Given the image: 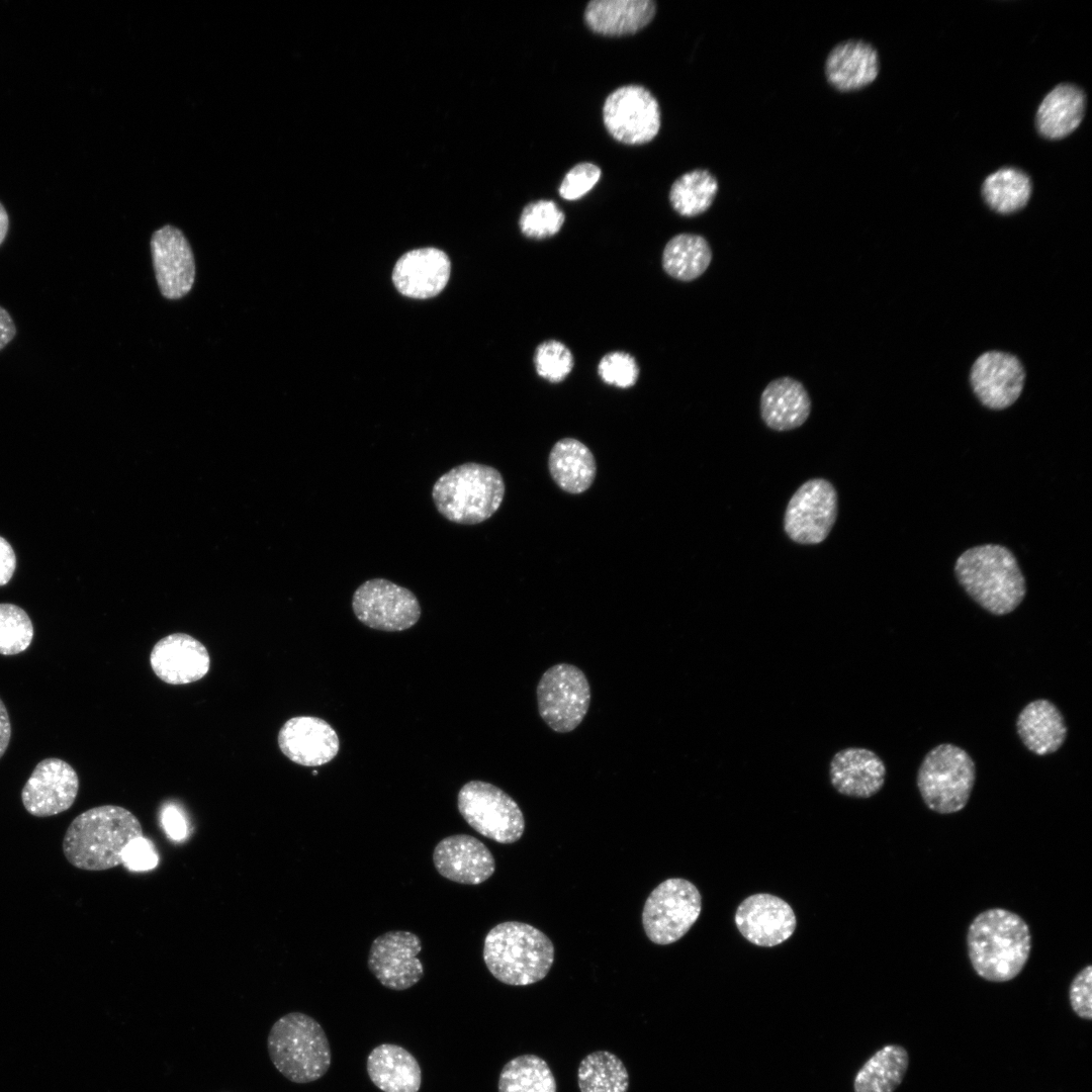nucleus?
Listing matches in <instances>:
<instances>
[{
  "label": "nucleus",
  "mask_w": 1092,
  "mask_h": 1092,
  "mask_svg": "<svg viewBox=\"0 0 1092 1092\" xmlns=\"http://www.w3.org/2000/svg\"><path fill=\"white\" fill-rule=\"evenodd\" d=\"M15 565L16 558L11 545L0 537V586L11 579Z\"/></svg>",
  "instance_id": "nucleus-45"
},
{
  "label": "nucleus",
  "mask_w": 1092,
  "mask_h": 1092,
  "mask_svg": "<svg viewBox=\"0 0 1092 1092\" xmlns=\"http://www.w3.org/2000/svg\"><path fill=\"white\" fill-rule=\"evenodd\" d=\"M1025 369L1013 354L989 350L980 354L969 371V385L979 404L1000 412L1015 404L1025 385Z\"/></svg>",
  "instance_id": "nucleus-14"
},
{
  "label": "nucleus",
  "mask_w": 1092,
  "mask_h": 1092,
  "mask_svg": "<svg viewBox=\"0 0 1092 1092\" xmlns=\"http://www.w3.org/2000/svg\"><path fill=\"white\" fill-rule=\"evenodd\" d=\"M655 12L652 0H594L585 7L584 20L599 34L621 36L645 27Z\"/></svg>",
  "instance_id": "nucleus-28"
},
{
  "label": "nucleus",
  "mask_w": 1092,
  "mask_h": 1092,
  "mask_svg": "<svg viewBox=\"0 0 1092 1092\" xmlns=\"http://www.w3.org/2000/svg\"><path fill=\"white\" fill-rule=\"evenodd\" d=\"M712 258V249L704 237L684 233L674 236L665 245L662 266L672 278L692 281L704 274Z\"/></svg>",
  "instance_id": "nucleus-32"
},
{
  "label": "nucleus",
  "mask_w": 1092,
  "mask_h": 1092,
  "mask_svg": "<svg viewBox=\"0 0 1092 1092\" xmlns=\"http://www.w3.org/2000/svg\"><path fill=\"white\" fill-rule=\"evenodd\" d=\"M448 256L436 248L410 251L396 262L392 281L396 289L412 298H429L439 294L450 277Z\"/></svg>",
  "instance_id": "nucleus-23"
},
{
  "label": "nucleus",
  "mask_w": 1092,
  "mask_h": 1092,
  "mask_svg": "<svg viewBox=\"0 0 1092 1092\" xmlns=\"http://www.w3.org/2000/svg\"><path fill=\"white\" fill-rule=\"evenodd\" d=\"M577 1084L580 1092H627L629 1074L615 1054L596 1051L580 1061Z\"/></svg>",
  "instance_id": "nucleus-34"
},
{
  "label": "nucleus",
  "mask_w": 1092,
  "mask_h": 1092,
  "mask_svg": "<svg viewBox=\"0 0 1092 1092\" xmlns=\"http://www.w3.org/2000/svg\"><path fill=\"white\" fill-rule=\"evenodd\" d=\"M829 781L843 796L867 799L879 793L886 781V765L873 750L847 747L837 751L829 762Z\"/></svg>",
  "instance_id": "nucleus-22"
},
{
  "label": "nucleus",
  "mask_w": 1092,
  "mask_h": 1092,
  "mask_svg": "<svg viewBox=\"0 0 1092 1092\" xmlns=\"http://www.w3.org/2000/svg\"><path fill=\"white\" fill-rule=\"evenodd\" d=\"M79 791V777L67 761L49 757L40 760L21 791L24 809L35 817L63 813L74 804Z\"/></svg>",
  "instance_id": "nucleus-16"
},
{
  "label": "nucleus",
  "mask_w": 1092,
  "mask_h": 1092,
  "mask_svg": "<svg viewBox=\"0 0 1092 1092\" xmlns=\"http://www.w3.org/2000/svg\"><path fill=\"white\" fill-rule=\"evenodd\" d=\"M967 949L978 976L989 982H1007L1021 973L1029 959L1031 932L1015 912L990 908L971 921Z\"/></svg>",
  "instance_id": "nucleus-1"
},
{
  "label": "nucleus",
  "mask_w": 1092,
  "mask_h": 1092,
  "mask_svg": "<svg viewBox=\"0 0 1092 1092\" xmlns=\"http://www.w3.org/2000/svg\"><path fill=\"white\" fill-rule=\"evenodd\" d=\"M457 806L463 819L479 834L498 843L518 841L525 829L516 801L496 786L470 781L459 791Z\"/></svg>",
  "instance_id": "nucleus-9"
},
{
  "label": "nucleus",
  "mask_w": 1092,
  "mask_h": 1092,
  "mask_svg": "<svg viewBox=\"0 0 1092 1092\" xmlns=\"http://www.w3.org/2000/svg\"><path fill=\"white\" fill-rule=\"evenodd\" d=\"M150 662L155 674L169 685H186L201 679L209 670L206 647L185 633L160 639L153 647Z\"/></svg>",
  "instance_id": "nucleus-21"
},
{
  "label": "nucleus",
  "mask_w": 1092,
  "mask_h": 1092,
  "mask_svg": "<svg viewBox=\"0 0 1092 1092\" xmlns=\"http://www.w3.org/2000/svg\"><path fill=\"white\" fill-rule=\"evenodd\" d=\"M151 252L162 295L168 299L185 296L194 283L195 262L183 233L173 225L162 226L152 236Z\"/></svg>",
  "instance_id": "nucleus-18"
},
{
  "label": "nucleus",
  "mask_w": 1092,
  "mask_h": 1092,
  "mask_svg": "<svg viewBox=\"0 0 1092 1092\" xmlns=\"http://www.w3.org/2000/svg\"><path fill=\"white\" fill-rule=\"evenodd\" d=\"M433 861L442 877L465 885L481 884L495 871L490 850L468 834H454L439 841L433 852Z\"/></svg>",
  "instance_id": "nucleus-20"
},
{
  "label": "nucleus",
  "mask_w": 1092,
  "mask_h": 1092,
  "mask_svg": "<svg viewBox=\"0 0 1092 1092\" xmlns=\"http://www.w3.org/2000/svg\"><path fill=\"white\" fill-rule=\"evenodd\" d=\"M564 218V213L554 201L538 200L524 207L519 225L524 236L541 240L557 234Z\"/></svg>",
  "instance_id": "nucleus-38"
},
{
  "label": "nucleus",
  "mask_w": 1092,
  "mask_h": 1092,
  "mask_svg": "<svg viewBox=\"0 0 1092 1092\" xmlns=\"http://www.w3.org/2000/svg\"><path fill=\"white\" fill-rule=\"evenodd\" d=\"M538 711L555 732L574 730L587 713L590 688L583 671L569 663L548 668L537 686Z\"/></svg>",
  "instance_id": "nucleus-10"
},
{
  "label": "nucleus",
  "mask_w": 1092,
  "mask_h": 1092,
  "mask_svg": "<svg viewBox=\"0 0 1092 1092\" xmlns=\"http://www.w3.org/2000/svg\"><path fill=\"white\" fill-rule=\"evenodd\" d=\"M537 373L550 382L562 381L572 370L573 357L561 342L550 340L540 344L534 355Z\"/></svg>",
  "instance_id": "nucleus-39"
},
{
  "label": "nucleus",
  "mask_w": 1092,
  "mask_h": 1092,
  "mask_svg": "<svg viewBox=\"0 0 1092 1092\" xmlns=\"http://www.w3.org/2000/svg\"><path fill=\"white\" fill-rule=\"evenodd\" d=\"M144 836L139 819L116 805L93 807L68 826L62 843L66 859L84 871H105L122 864L125 847Z\"/></svg>",
  "instance_id": "nucleus-2"
},
{
  "label": "nucleus",
  "mask_w": 1092,
  "mask_h": 1092,
  "mask_svg": "<svg viewBox=\"0 0 1092 1092\" xmlns=\"http://www.w3.org/2000/svg\"><path fill=\"white\" fill-rule=\"evenodd\" d=\"M267 1051L275 1069L296 1084L321 1079L332 1062L330 1042L322 1025L298 1011L289 1012L273 1023L267 1036Z\"/></svg>",
  "instance_id": "nucleus-5"
},
{
  "label": "nucleus",
  "mask_w": 1092,
  "mask_h": 1092,
  "mask_svg": "<svg viewBox=\"0 0 1092 1092\" xmlns=\"http://www.w3.org/2000/svg\"><path fill=\"white\" fill-rule=\"evenodd\" d=\"M1032 184L1027 174L1016 168H1002L990 174L982 186L987 206L1000 215L1014 214L1027 205Z\"/></svg>",
  "instance_id": "nucleus-33"
},
{
  "label": "nucleus",
  "mask_w": 1092,
  "mask_h": 1092,
  "mask_svg": "<svg viewBox=\"0 0 1092 1092\" xmlns=\"http://www.w3.org/2000/svg\"><path fill=\"white\" fill-rule=\"evenodd\" d=\"M954 573L971 599L996 616L1013 612L1026 595L1017 559L1003 545L983 544L967 549L958 557Z\"/></svg>",
  "instance_id": "nucleus-3"
},
{
  "label": "nucleus",
  "mask_w": 1092,
  "mask_h": 1092,
  "mask_svg": "<svg viewBox=\"0 0 1092 1092\" xmlns=\"http://www.w3.org/2000/svg\"><path fill=\"white\" fill-rule=\"evenodd\" d=\"M162 823L167 835L173 840H182L187 835L186 820L175 807H167L162 814Z\"/></svg>",
  "instance_id": "nucleus-44"
},
{
  "label": "nucleus",
  "mask_w": 1092,
  "mask_h": 1092,
  "mask_svg": "<svg viewBox=\"0 0 1092 1092\" xmlns=\"http://www.w3.org/2000/svg\"><path fill=\"white\" fill-rule=\"evenodd\" d=\"M718 189V181L710 171L696 169L682 174L672 183L669 201L678 214L693 217L711 207Z\"/></svg>",
  "instance_id": "nucleus-36"
},
{
  "label": "nucleus",
  "mask_w": 1092,
  "mask_h": 1092,
  "mask_svg": "<svg viewBox=\"0 0 1092 1092\" xmlns=\"http://www.w3.org/2000/svg\"><path fill=\"white\" fill-rule=\"evenodd\" d=\"M16 334L17 329L12 316L0 305V351L14 340Z\"/></svg>",
  "instance_id": "nucleus-46"
},
{
  "label": "nucleus",
  "mask_w": 1092,
  "mask_h": 1092,
  "mask_svg": "<svg viewBox=\"0 0 1092 1092\" xmlns=\"http://www.w3.org/2000/svg\"><path fill=\"white\" fill-rule=\"evenodd\" d=\"M601 177V169L592 163H579L564 176L559 194L566 200H576L590 191Z\"/></svg>",
  "instance_id": "nucleus-41"
},
{
  "label": "nucleus",
  "mask_w": 1092,
  "mask_h": 1092,
  "mask_svg": "<svg viewBox=\"0 0 1092 1092\" xmlns=\"http://www.w3.org/2000/svg\"><path fill=\"white\" fill-rule=\"evenodd\" d=\"M1085 94L1076 85L1063 83L1042 99L1036 112L1039 133L1051 140L1063 139L1081 123L1085 112Z\"/></svg>",
  "instance_id": "nucleus-29"
},
{
  "label": "nucleus",
  "mask_w": 1092,
  "mask_h": 1092,
  "mask_svg": "<svg viewBox=\"0 0 1092 1092\" xmlns=\"http://www.w3.org/2000/svg\"><path fill=\"white\" fill-rule=\"evenodd\" d=\"M278 745L291 761L304 766H318L339 752L337 732L325 720L298 716L287 720L278 733Z\"/></svg>",
  "instance_id": "nucleus-19"
},
{
  "label": "nucleus",
  "mask_w": 1092,
  "mask_h": 1092,
  "mask_svg": "<svg viewBox=\"0 0 1092 1092\" xmlns=\"http://www.w3.org/2000/svg\"><path fill=\"white\" fill-rule=\"evenodd\" d=\"M34 635L27 613L13 604H0V654L16 655L26 650Z\"/></svg>",
  "instance_id": "nucleus-37"
},
{
  "label": "nucleus",
  "mask_w": 1092,
  "mask_h": 1092,
  "mask_svg": "<svg viewBox=\"0 0 1092 1092\" xmlns=\"http://www.w3.org/2000/svg\"><path fill=\"white\" fill-rule=\"evenodd\" d=\"M11 738V723L5 704L0 698V758L6 752Z\"/></svg>",
  "instance_id": "nucleus-47"
},
{
  "label": "nucleus",
  "mask_w": 1092,
  "mask_h": 1092,
  "mask_svg": "<svg viewBox=\"0 0 1092 1092\" xmlns=\"http://www.w3.org/2000/svg\"><path fill=\"white\" fill-rule=\"evenodd\" d=\"M1016 730L1024 746L1038 756L1059 750L1068 734L1062 712L1046 699L1031 701L1021 710Z\"/></svg>",
  "instance_id": "nucleus-26"
},
{
  "label": "nucleus",
  "mask_w": 1092,
  "mask_h": 1092,
  "mask_svg": "<svg viewBox=\"0 0 1092 1092\" xmlns=\"http://www.w3.org/2000/svg\"><path fill=\"white\" fill-rule=\"evenodd\" d=\"M1069 1000L1073 1011L1081 1018H1092V966L1087 965L1072 980Z\"/></svg>",
  "instance_id": "nucleus-42"
},
{
  "label": "nucleus",
  "mask_w": 1092,
  "mask_h": 1092,
  "mask_svg": "<svg viewBox=\"0 0 1092 1092\" xmlns=\"http://www.w3.org/2000/svg\"><path fill=\"white\" fill-rule=\"evenodd\" d=\"M598 371L603 381L620 388L633 386L639 375L635 359L620 351L605 355L599 363Z\"/></svg>",
  "instance_id": "nucleus-40"
},
{
  "label": "nucleus",
  "mask_w": 1092,
  "mask_h": 1092,
  "mask_svg": "<svg viewBox=\"0 0 1092 1092\" xmlns=\"http://www.w3.org/2000/svg\"><path fill=\"white\" fill-rule=\"evenodd\" d=\"M603 120L608 132L626 145L653 140L660 128V108L652 93L640 85L614 90L605 100Z\"/></svg>",
  "instance_id": "nucleus-13"
},
{
  "label": "nucleus",
  "mask_w": 1092,
  "mask_h": 1092,
  "mask_svg": "<svg viewBox=\"0 0 1092 1092\" xmlns=\"http://www.w3.org/2000/svg\"><path fill=\"white\" fill-rule=\"evenodd\" d=\"M420 937L405 930L385 932L376 937L368 954V968L386 988L396 991L415 986L424 976L418 959Z\"/></svg>",
  "instance_id": "nucleus-15"
},
{
  "label": "nucleus",
  "mask_w": 1092,
  "mask_h": 1092,
  "mask_svg": "<svg viewBox=\"0 0 1092 1092\" xmlns=\"http://www.w3.org/2000/svg\"><path fill=\"white\" fill-rule=\"evenodd\" d=\"M367 1074L382 1092H419L422 1070L417 1059L394 1043L375 1046L367 1057Z\"/></svg>",
  "instance_id": "nucleus-27"
},
{
  "label": "nucleus",
  "mask_w": 1092,
  "mask_h": 1092,
  "mask_svg": "<svg viewBox=\"0 0 1092 1092\" xmlns=\"http://www.w3.org/2000/svg\"><path fill=\"white\" fill-rule=\"evenodd\" d=\"M498 1092H556V1080L547 1062L537 1055H521L503 1067Z\"/></svg>",
  "instance_id": "nucleus-35"
},
{
  "label": "nucleus",
  "mask_w": 1092,
  "mask_h": 1092,
  "mask_svg": "<svg viewBox=\"0 0 1092 1092\" xmlns=\"http://www.w3.org/2000/svg\"><path fill=\"white\" fill-rule=\"evenodd\" d=\"M159 861L154 844L144 836L132 840L124 849L122 864L131 871H149Z\"/></svg>",
  "instance_id": "nucleus-43"
},
{
  "label": "nucleus",
  "mask_w": 1092,
  "mask_h": 1092,
  "mask_svg": "<svg viewBox=\"0 0 1092 1092\" xmlns=\"http://www.w3.org/2000/svg\"><path fill=\"white\" fill-rule=\"evenodd\" d=\"M880 70L876 49L857 39L837 43L825 61L828 83L839 91L861 89L877 78Z\"/></svg>",
  "instance_id": "nucleus-24"
},
{
  "label": "nucleus",
  "mask_w": 1092,
  "mask_h": 1092,
  "mask_svg": "<svg viewBox=\"0 0 1092 1092\" xmlns=\"http://www.w3.org/2000/svg\"><path fill=\"white\" fill-rule=\"evenodd\" d=\"M352 609L365 626L380 631H403L421 617V606L413 592L384 578H372L353 594Z\"/></svg>",
  "instance_id": "nucleus-12"
},
{
  "label": "nucleus",
  "mask_w": 1092,
  "mask_h": 1092,
  "mask_svg": "<svg viewBox=\"0 0 1092 1092\" xmlns=\"http://www.w3.org/2000/svg\"><path fill=\"white\" fill-rule=\"evenodd\" d=\"M702 896L698 888L681 878L661 882L647 897L642 925L647 937L659 945L680 939L699 918Z\"/></svg>",
  "instance_id": "nucleus-8"
},
{
  "label": "nucleus",
  "mask_w": 1092,
  "mask_h": 1092,
  "mask_svg": "<svg viewBox=\"0 0 1092 1092\" xmlns=\"http://www.w3.org/2000/svg\"><path fill=\"white\" fill-rule=\"evenodd\" d=\"M838 515V495L825 478H812L791 496L784 515L787 536L801 545L822 543L830 534Z\"/></svg>",
  "instance_id": "nucleus-11"
},
{
  "label": "nucleus",
  "mask_w": 1092,
  "mask_h": 1092,
  "mask_svg": "<svg viewBox=\"0 0 1092 1092\" xmlns=\"http://www.w3.org/2000/svg\"><path fill=\"white\" fill-rule=\"evenodd\" d=\"M976 781L970 754L951 743H941L924 756L918 772L920 796L933 812L952 814L968 804Z\"/></svg>",
  "instance_id": "nucleus-7"
},
{
  "label": "nucleus",
  "mask_w": 1092,
  "mask_h": 1092,
  "mask_svg": "<svg viewBox=\"0 0 1092 1092\" xmlns=\"http://www.w3.org/2000/svg\"><path fill=\"white\" fill-rule=\"evenodd\" d=\"M483 960L499 982L528 986L547 976L554 962V946L538 928L519 921H506L486 934Z\"/></svg>",
  "instance_id": "nucleus-4"
},
{
  "label": "nucleus",
  "mask_w": 1092,
  "mask_h": 1092,
  "mask_svg": "<svg viewBox=\"0 0 1092 1092\" xmlns=\"http://www.w3.org/2000/svg\"><path fill=\"white\" fill-rule=\"evenodd\" d=\"M734 921L746 940L763 947L785 942L793 935L797 925L790 904L768 893L745 898L736 909Z\"/></svg>",
  "instance_id": "nucleus-17"
},
{
  "label": "nucleus",
  "mask_w": 1092,
  "mask_h": 1092,
  "mask_svg": "<svg viewBox=\"0 0 1092 1092\" xmlns=\"http://www.w3.org/2000/svg\"><path fill=\"white\" fill-rule=\"evenodd\" d=\"M505 482L495 468L467 462L441 475L432 488L437 511L448 521L475 525L489 519L500 507Z\"/></svg>",
  "instance_id": "nucleus-6"
},
{
  "label": "nucleus",
  "mask_w": 1092,
  "mask_h": 1092,
  "mask_svg": "<svg viewBox=\"0 0 1092 1092\" xmlns=\"http://www.w3.org/2000/svg\"><path fill=\"white\" fill-rule=\"evenodd\" d=\"M548 467L555 483L572 494L588 489L597 473L592 451L573 438H563L555 443L549 454Z\"/></svg>",
  "instance_id": "nucleus-30"
},
{
  "label": "nucleus",
  "mask_w": 1092,
  "mask_h": 1092,
  "mask_svg": "<svg viewBox=\"0 0 1092 1092\" xmlns=\"http://www.w3.org/2000/svg\"><path fill=\"white\" fill-rule=\"evenodd\" d=\"M760 417L772 431L787 432L801 427L811 413V399L797 379L783 376L771 380L760 395Z\"/></svg>",
  "instance_id": "nucleus-25"
},
{
  "label": "nucleus",
  "mask_w": 1092,
  "mask_h": 1092,
  "mask_svg": "<svg viewBox=\"0 0 1092 1092\" xmlns=\"http://www.w3.org/2000/svg\"><path fill=\"white\" fill-rule=\"evenodd\" d=\"M8 231H9V216H8V213H7L4 205L0 202V246L4 243V241H5L6 237H7Z\"/></svg>",
  "instance_id": "nucleus-48"
},
{
  "label": "nucleus",
  "mask_w": 1092,
  "mask_h": 1092,
  "mask_svg": "<svg viewBox=\"0 0 1092 1092\" xmlns=\"http://www.w3.org/2000/svg\"><path fill=\"white\" fill-rule=\"evenodd\" d=\"M909 1065L908 1052L898 1044H887L876 1052L859 1069L854 1092H894L902 1083Z\"/></svg>",
  "instance_id": "nucleus-31"
}]
</instances>
